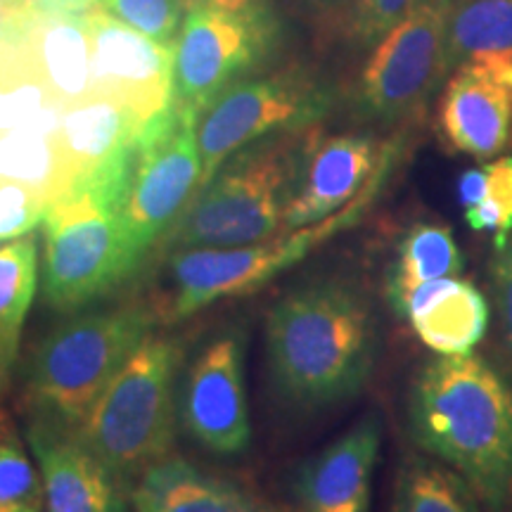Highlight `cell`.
Listing matches in <instances>:
<instances>
[{
    "label": "cell",
    "mask_w": 512,
    "mask_h": 512,
    "mask_svg": "<svg viewBox=\"0 0 512 512\" xmlns=\"http://www.w3.org/2000/svg\"><path fill=\"white\" fill-rule=\"evenodd\" d=\"M266 351L275 387L294 406L351 399L366 387L380 354L373 299L339 275L294 287L268 313Z\"/></svg>",
    "instance_id": "cell-1"
},
{
    "label": "cell",
    "mask_w": 512,
    "mask_h": 512,
    "mask_svg": "<svg viewBox=\"0 0 512 512\" xmlns=\"http://www.w3.org/2000/svg\"><path fill=\"white\" fill-rule=\"evenodd\" d=\"M411 437L456 470L486 512H512V384L482 356H437L408 396Z\"/></svg>",
    "instance_id": "cell-2"
},
{
    "label": "cell",
    "mask_w": 512,
    "mask_h": 512,
    "mask_svg": "<svg viewBox=\"0 0 512 512\" xmlns=\"http://www.w3.org/2000/svg\"><path fill=\"white\" fill-rule=\"evenodd\" d=\"M316 133L318 126L273 133L228 157L166 230L159 252L240 247L283 233Z\"/></svg>",
    "instance_id": "cell-3"
},
{
    "label": "cell",
    "mask_w": 512,
    "mask_h": 512,
    "mask_svg": "<svg viewBox=\"0 0 512 512\" xmlns=\"http://www.w3.org/2000/svg\"><path fill=\"white\" fill-rule=\"evenodd\" d=\"M181 339L147 335L76 427L81 444L121 484H136L176 444Z\"/></svg>",
    "instance_id": "cell-4"
},
{
    "label": "cell",
    "mask_w": 512,
    "mask_h": 512,
    "mask_svg": "<svg viewBox=\"0 0 512 512\" xmlns=\"http://www.w3.org/2000/svg\"><path fill=\"white\" fill-rule=\"evenodd\" d=\"M155 323L145 306H117L79 313L43 337L24 377V403L34 418L76 432Z\"/></svg>",
    "instance_id": "cell-5"
},
{
    "label": "cell",
    "mask_w": 512,
    "mask_h": 512,
    "mask_svg": "<svg viewBox=\"0 0 512 512\" xmlns=\"http://www.w3.org/2000/svg\"><path fill=\"white\" fill-rule=\"evenodd\" d=\"M394 152V145H389L380 169L375 171L361 195L349 207L332 214L330 219L299 230H285L268 240L252 242V245L197 247L171 252L166 261L169 297L162 309H157L159 323H178L219 299L242 297V294L259 290L275 275L302 261L313 247L328 240L337 230L349 228L380 192L384 176L389 174V166H392Z\"/></svg>",
    "instance_id": "cell-6"
},
{
    "label": "cell",
    "mask_w": 512,
    "mask_h": 512,
    "mask_svg": "<svg viewBox=\"0 0 512 512\" xmlns=\"http://www.w3.org/2000/svg\"><path fill=\"white\" fill-rule=\"evenodd\" d=\"M41 226L43 302L57 313L100 302L145 264L119 216L88 190L50 204Z\"/></svg>",
    "instance_id": "cell-7"
},
{
    "label": "cell",
    "mask_w": 512,
    "mask_h": 512,
    "mask_svg": "<svg viewBox=\"0 0 512 512\" xmlns=\"http://www.w3.org/2000/svg\"><path fill=\"white\" fill-rule=\"evenodd\" d=\"M332 102L335 93L328 83L299 64L230 83L197 117L200 188L242 147L273 133L318 126L328 117Z\"/></svg>",
    "instance_id": "cell-8"
},
{
    "label": "cell",
    "mask_w": 512,
    "mask_h": 512,
    "mask_svg": "<svg viewBox=\"0 0 512 512\" xmlns=\"http://www.w3.org/2000/svg\"><path fill=\"white\" fill-rule=\"evenodd\" d=\"M197 117V112L171 102L169 110L140 133L119 221L143 261L200 188Z\"/></svg>",
    "instance_id": "cell-9"
},
{
    "label": "cell",
    "mask_w": 512,
    "mask_h": 512,
    "mask_svg": "<svg viewBox=\"0 0 512 512\" xmlns=\"http://www.w3.org/2000/svg\"><path fill=\"white\" fill-rule=\"evenodd\" d=\"M448 10L451 0H425L375 43L356 83L358 117L373 124L413 117L448 79Z\"/></svg>",
    "instance_id": "cell-10"
},
{
    "label": "cell",
    "mask_w": 512,
    "mask_h": 512,
    "mask_svg": "<svg viewBox=\"0 0 512 512\" xmlns=\"http://www.w3.org/2000/svg\"><path fill=\"white\" fill-rule=\"evenodd\" d=\"M278 41L271 5L233 12L188 3L176 38L174 102L200 114L223 88L266 62Z\"/></svg>",
    "instance_id": "cell-11"
},
{
    "label": "cell",
    "mask_w": 512,
    "mask_h": 512,
    "mask_svg": "<svg viewBox=\"0 0 512 512\" xmlns=\"http://www.w3.org/2000/svg\"><path fill=\"white\" fill-rule=\"evenodd\" d=\"M93 43L95 95L121 102L140 124L169 110L174 102L176 43H162L119 22L95 5L86 12Z\"/></svg>",
    "instance_id": "cell-12"
},
{
    "label": "cell",
    "mask_w": 512,
    "mask_h": 512,
    "mask_svg": "<svg viewBox=\"0 0 512 512\" xmlns=\"http://www.w3.org/2000/svg\"><path fill=\"white\" fill-rule=\"evenodd\" d=\"M441 145L489 162L512 150V55L472 57L456 67L437 102Z\"/></svg>",
    "instance_id": "cell-13"
},
{
    "label": "cell",
    "mask_w": 512,
    "mask_h": 512,
    "mask_svg": "<svg viewBox=\"0 0 512 512\" xmlns=\"http://www.w3.org/2000/svg\"><path fill=\"white\" fill-rule=\"evenodd\" d=\"M178 415L185 432L207 451L233 456L249 446L252 425L238 332L216 335L192 358L178 394Z\"/></svg>",
    "instance_id": "cell-14"
},
{
    "label": "cell",
    "mask_w": 512,
    "mask_h": 512,
    "mask_svg": "<svg viewBox=\"0 0 512 512\" xmlns=\"http://www.w3.org/2000/svg\"><path fill=\"white\" fill-rule=\"evenodd\" d=\"M387 147L370 133H339L313 138L297 192L287 207L285 230H299L330 219L349 207L380 169Z\"/></svg>",
    "instance_id": "cell-15"
},
{
    "label": "cell",
    "mask_w": 512,
    "mask_h": 512,
    "mask_svg": "<svg viewBox=\"0 0 512 512\" xmlns=\"http://www.w3.org/2000/svg\"><path fill=\"white\" fill-rule=\"evenodd\" d=\"M380 446L382 422L366 415L320 448L294 479L299 512H368Z\"/></svg>",
    "instance_id": "cell-16"
},
{
    "label": "cell",
    "mask_w": 512,
    "mask_h": 512,
    "mask_svg": "<svg viewBox=\"0 0 512 512\" xmlns=\"http://www.w3.org/2000/svg\"><path fill=\"white\" fill-rule=\"evenodd\" d=\"M29 444L41 470L46 512H126V486L74 432L34 418Z\"/></svg>",
    "instance_id": "cell-17"
},
{
    "label": "cell",
    "mask_w": 512,
    "mask_h": 512,
    "mask_svg": "<svg viewBox=\"0 0 512 512\" xmlns=\"http://www.w3.org/2000/svg\"><path fill=\"white\" fill-rule=\"evenodd\" d=\"M5 27L15 31L62 107L95 95L93 43L86 15L34 12Z\"/></svg>",
    "instance_id": "cell-18"
},
{
    "label": "cell",
    "mask_w": 512,
    "mask_h": 512,
    "mask_svg": "<svg viewBox=\"0 0 512 512\" xmlns=\"http://www.w3.org/2000/svg\"><path fill=\"white\" fill-rule=\"evenodd\" d=\"M399 316L434 354L467 356L489 330L491 306L475 283L453 275L415 287Z\"/></svg>",
    "instance_id": "cell-19"
},
{
    "label": "cell",
    "mask_w": 512,
    "mask_h": 512,
    "mask_svg": "<svg viewBox=\"0 0 512 512\" xmlns=\"http://www.w3.org/2000/svg\"><path fill=\"white\" fill-rule=\"evenodd\" d=\"M131 505L136 512H273L252 491L209 475L174 453L136 479Z\"/></svg>",
    "instance_id": "cell-20"
},
{
    "label": "cell",
    "mask_w": 512,
    "mask_h": 512,
    "mask_svg": "<svg viewBox=\"0 0 512 512\" xmlns=\"http://www.w3.org/2000/svg\"><path fill=\"white\" fill-rule=\"evenodd\" d=\"M143 128L136 114L105 95H91L64 107L57 145L72 181V192L81 190L100 169H105Z\"/></svg>",
    "instance_id": "cell-21"
},
{
    "label": "cell",
    "mask_w": 512,
    "mask_h": 512,
    "mask_svg": "<svg viewBox=\"0 0 512 512\" xmlns=\"http://www.w3.org/2000/svg\"><path fill=\"white\" fill-rule=\"evenodd\" d=\"M465 259L451 228L437 221H418L396 242V254L387 271V299L401 313L415 287L463 273Z\"/></svg>",
    "instance_id": "cell-22"
},
{
    "label": "cell",
    "mask_w": 512,
    "mask_h": 512,
    "mask_svg": "<svg viewBox=\"0 0 512 512\" xmlns=\"http://www.w3.org/2000/svg\"><path fill=\"white\" fill-rule=\"evenodd\" d=\"M38 285V245L34 235L0 245V401L8 394L17 363L24 318Z\"/></svg>",
    "instance_id": "cell-23"
},
{
    "label": "cell",
    "mask_w": 512,
    "mask_h": 512,
    "mask_svg": "<svg viewBox=\"0 0 512 512\" xmlns=\"http://www.w3.org/2000/svg\"><path fill=\"white\" fill-rule=\"evenodd\" d=\"M482 55H512V0H451L446 72Z\"/></svg>",
    "instance_id": "cell-24"
},
{
    "label": "cell",
    "mask_w": 512,
    "mask_h": 512,
    "mask_svg": "<svg viewBox=\"0 0 512 512\" xmlns=\"http://www.w3.org/2000/svg\"><path fill=\"white\" fill-rule=\"evenodd\" d=\"M394 512H486L472 486L432 456L403 460L394 489Z\"/></svg>",
    "instance_id": "cell-25"
},
{
    "label": "cell",
    "mask_w": 512,
    "mask_h": 512,
    "mask_svg": "<svg viewBox=\"0 0 512 512\" xmlns=\"http://www.w3.org/2000/svg\"><path fill=\"white\" fill-rule=\"evenodd\" d=\"M458 202L475 233H489L494 249L512 235V155L489 159L458 178Z\"/></svg>",
    "instance_id": "cell-26"
},
{
    "label": "cell",
    "mask_w": 512,
    "mask_h": 512,
    "mask_svg": "<svg viewBox=\"0 0 512 512\" xmlns=\"http://www.w3.org/2000/svg\"><path fill=\"white\" fill-rule=\"evenodd\" d=\"M0 512H46L41 470L31 463L15 422L0 408Z\"/></svg>",
    "instance_id": "cell-27"
},
{
    "label": "cell",
    "mask_w": 512,
    "mask_h": 512,
    "mask_svg": "<svg viewBox=\"0 0 512 512\" xmlns=\"http://www.w3.org/2000/svg\"><path fill=\"white\" fill-rule=\"evenodd\" d=\"M119 22L162 43H176L188 0H95Z\"/></svg>",
    "instance_id": "cell-28"
},
{
    "label": "cell",
    "mask_w": 512,
    "mask_h": 512,
    "mask_svg": "<svg viewBox=\"0 0 512 512\" xmlns=\"http://www.w3.org/2000/svg\"><path fill=\"white\" fill-rule=\"evenodd\" d=\"M48 202L29 185L0 181V245L34 233L46 219Z\"/></svg>",
    "instance_id": "cell-29"
},
{
    "label": "cell",
    "mask_w": 512,
    "mask_h": 512,
    "mask_svg": "<svg viewBox=\"0 0 512 512\" xmlns=\"http://www.w3.org/2000/svg\"><path fill=\"white\" fill-rule=\"evenodd\" d=\"M425 0H356L351 34L361 46H375L380 38L394 29Z\"/></svg>",
    "instance_id": "cell-30"
},
{
    "label": "cell",
    "mask_w": 512,
    "mask_h": 512,
    "mask_svg": "<svg viewBox=\"0 0 512 512\" xmlns=\"http://www.w3.org/2000/svg\"><path fill=\"white\" fill-rule=\"evenodd\" d=\"M494 294L496 309L501 316L503 337L512 354V235L503 247L494 249Z\"/></svg>",
    "instance_id": "cell-31"
},
{
    "label": "cell",
    "mask_w": 512,
    "mask_h": 512,
    "mask_svg": "<svg viewBox=\"0 0 512 512\" xmlns=\"http://www.w3.org/2000/svg\"><path fill=\"white\" fill-rule=\"evenodd\" d=\"M27 15H34L31 0H0V24L17 22Z\"/></svg>",
    "instance_id": "cell-32"
},
{
    "label": "cell",
    "mask_w": 512,
    "mask_h": 512,
    "mask_svg": "<svg viewBox=\"0 0 512 512\" xmlns=\"http://www.w3.org/2000/svg\"><path fill=\"white\" fill-rule=\"evenodd\" d=\"M188 3H204L214 5V8L233 10V12H245V10H256L268 5V0H188Z\"/></svg>",
    "instance_id": "cell-33"
},
{
    "label": "cell",
    "mask_w": 512,
    "mask_h": 512,
    "mask_svg": "<svg viewBox=\"0 0 512 512\" xmlns=\"http://www.w3.org/2000/svg\"><path fill=\"white\" fill-rule=\"evenodd\" d=\"M306 3H311L313 8L318 10H330V8H337V5L347 3V0H306Z\"/></svg>",
    "instance_id": "cell-34"
}]
</instances>
